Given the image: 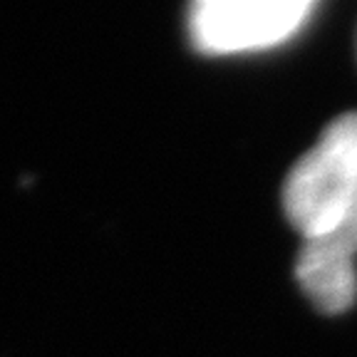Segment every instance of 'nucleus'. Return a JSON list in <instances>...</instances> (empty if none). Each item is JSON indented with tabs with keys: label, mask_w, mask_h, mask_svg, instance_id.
Segmentation results:
<instances>
[{
	"label": "nucleus",
	"mask_w": 357,
	"mask_h": 357,
	"mask_svg": "<svg viewBox=\"0 0 357 357\" xmlns=\"http://www.w3.org/2000/svg\"><path fill=\"white\" fill-rule=\"evenodd\" d=\"M357 196V112L335 117L318 144L290 169L283 186V211L303 241L340 229Z\"/></svg>",
	"instance_id": "1"
},
{
	"label": "nucleus",
	"mask_w": 357,
	"mask_h": 357,
	"mask_svg": "<svg viewBox=\"0 0 357 357\" xmlns=\"http://www.w3.org/2000/svg\"><path fill=\"white\" fill-rule=\"evenodd\" d=\"M312 10L310 0H201L189 30L196 47L211 55L266 50L296 35Z\"/></svg>",
	"instance_id": "2"
},
{
	"label": "nucleus",
	"mask_w": 357,
	"mask_h": 357,
	"mask_svg": "<svg viewBox=\"0 0 357 357\" xmlns=\"http://www.w3.org/2000/svg\"><path fill=\"white\" fill-rule=\"evenodd\" d=\"M296 278L315 307L328 315L345 312L357 298V271L352 256L323 238L303 241Z\"/></svg>",
	"instance_id": "3"
}]
</instances>
